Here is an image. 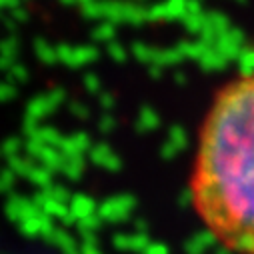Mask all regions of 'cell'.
<instances>
[{
	"instance_id": "6da1fadb",
	"label": "cell",
	"mask_w": 254,
	"mask_h": 254,
	"mask_svg": "<svg viewBox=\"0 0 254 254\" xmlns=\"http://www.w3.org/2000/svg\"><path fill=\"white\" fill-rule=\"evenodd\" d=\"M190 188L214 238L234 252L254 254V70L214 98L200 128Z\"/></svg>"
}]
</instances>
